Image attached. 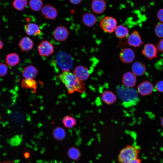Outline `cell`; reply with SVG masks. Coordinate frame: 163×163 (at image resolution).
I'll list each match as a JSON object with an SVG mask.
<instances>
[{
	"label": "cell",
	"instance_id": "obj_14",
	"mask_svg": "<svg viewBox=\"0 0 163 163\" xmlns=\"http://www.w3.org/2000/svg\"><path fill=\"white\" fill-rule=\"evenodd\" d=\"M42 15L46 18L54 19L57 17L58 11L57 9L50 4L44 5L42 8Z\"/></svg>",
	"mask_w": 163,
	"mask_h": 163
},
{
	"label": "cell",
	"instance_id": "obj_11",
	"mask_svg": "<svg viewBox=\"0 0 163 163\" xmlns=\"http://www.w3.org/2000/svg\"><path fill=\"white\" fill-rule=\"evenodd\" d=\"M127 44L134 47H138L143 43L140 34L138 31H133L129 35L127 39Z\"/></svg>",
	"mask_w": 163,
	"mask_h": 163
},
{
	"label": "cell",
	"instance_id": "obj_36",
	"mask_svg": "<svg viewBox=\"0 0 163 163\" xmlns=\"http://www.w3.org/2000/svg\"><path fill=\"white\" fill-rule=\"evenodd\" d=\"M141 160L139 158H137L132 160L128 163H141Z\"/></svg>",
	"mask_w": 163,
	"mask_h": 163
},
{
	"label": "cell",
	"instance_id": "obj_28",
	"mask_svg": "<svg viewBox=\"0 0 163 163\" xmlns=\"http://www.w3.org/2000/svg\"><path fill=\"white\" fill-rule=\"evenodd\" d=\"M29 4L33 10L38 11L41 9L43 3L42 0H30Z\"/></svg>",
	"mask_w": 163,
	"mask_h": 163
},
{
	"label": "cell",
	"instance_id": "obj_4",
	"mask_svg": "<svg viewBox=\"0 0 163 163\" xmlns=\"http://www.w3.org/2000/svg\"><path fill=\"white\" fill-rule=\"evenodd\" d=\"M56 62L59 69L63 72L69 71L72 68L73 59L71 56L64 52H59L56 55Z\"/></svg>",
	"mask_w": 163,
	"mask_h": 163
},
{
	"label": "cell",
	"instance_id": "obj_39",
	"mask_svg": "<svg viewBox=\"0 0 163 163\" xmlns=\"http://www.w3.org/2000/svg\"><path fill=\"white\" fill-rule=\"evenodd\" d=\"M161 124L162 126L163 127V117L161 119Z\"/></svg>",
	"mask_w": 163,
	"mask_h": 163
},
{
	"label": "cell",
	"instance_id": "obj_15",
	"mask_svg": "<svg viewBox=\"0 0 163 163\" xmlns=\"http://www.w3.org/2000/svg\"><path fill=\"white\" fill-rule=\"evenodd\" d=\"M106 4L104 0H93L91 8L93 11L97 14H101L105 10Z\"/></svg>",
	"mask_w": 163,
	"mask_h": 163
},
{
	"label": "cell",
	"instance_id": "obj_21",
	"mask_svg": "<svg viewBox=\"0 0 163 163\" xmlns=\"http://www.w3.org/2000/svg\"><path fill=\"white\" fill-rule=\"evenodd\" d=\"M83 24L88 27H91L94 26L96 22V18L93 14L90 13L85 14L82 18Z\"/></svg>",
	"mask_w": 163,
	"mask_h": 163
},
{
	"label": "cell",
	"instance_id": "obj_17",
	"mask_svg": "<svg viewBox=\"0 0 163 163\" xmlns=\"http://www.w3.org/2000/svg\"><path fill=\"white\" fill-rule=\"evenodd\" d=\"M102 101L106 104L110 105L114 103L117 100V97L112 92L108 90L103 91L101 95Z\"/></svg>",
	"mask_w": 163,
	"mask_h": 163
},
{
	"label": "cell",
	"instance_id": "obj_7",
	"mask_svg": "<svg viewBox=\"0 0 163 163\" xmlns=\"http://www.w3.org/2000/svg\"><path fill=\"white\" fill-rule=\"evenodd\" d=\"M154 86L151 82L145 81L141 83L137 86V91L139 94L143 96L148 95L152 93Z\"/></svg>",
	"mask_w": 163,
	"mask_h": 163
},
{
	"label": "cell",
	"instance_id": "obj_30",
	"mask_svg": "<svg viewBox=\"0 0 163 163\" xmlns=\"http://www.w3.org/2000/svg\"><path fill=\"white\" fill-rule=\"evenodd\" d=\"M155 32L156 35L160 38H163V23H158L155 28Z\"/></svg>",
	"mask_w": 163,
	"mask_h": 163
},
{
	"label": "cell",
	"instance_id": "obj_31",
	"mask_svg": "<svg viewBox=\"0 0 163 163\" xmlns=\"http://www.w3.org/2000/svg\"><path fill=\"white\" fill-rule=\"evenodd\" d=\"M8 67L5 64L0 63V77L5 76L7 73Z\"/></svg>",
	"mask_w": 163,
	"mask_h": 163
},
{
	"label": "cell",
	"instance_id": "obj_19",
	"mask_svg": "<svg viewBox=\"0 0 163 163\" xmlns=\"http://www.w3.org/2000/svg\"><path fill=\"white\" fill-rule=\"evenodd\" d=\"M132 72L136 76H142L146 72V66L142 62L136 61L132 65Z\"/></svg>",
	"mask_w": 163,
	"mask_h": 163
},
{
	"label": "cell",
	"instance_id": "obj_3",
	"mask_svg": "<svg viewBox=\"0 0 163 163\" xmlns=\"http://www.w3.org/2000/svg\"><path fill=\"white\" fill-rule=\"evenodd\" d=\"M139 147L128 145L123 149L118 155V159L119 163H128L130 161L138 158L140 152Z\"/></svg>",
	"mask_w": 163,
	"mask_h": 163
},
{
	"label": "cell",
	"instance_id": "obj_38",
	"mask_svg": "<svg viewBox=\"0 0 163 163\" xmlns=\"http://www.w3.org/2000/svg\"><path fill=\"white\" fill-rule=\"evenodd\" d=\"M3 43L2 41L0 40V50L3 47Z\"/></svg>",
	"mask_w": 163,
	"mask_h": 163
},
{
	"label": "cell",
	"instance_id": "obj_18",
	"mask_svg": "<svg viewBox=\"0 0 163 163\" xmlns=\"http://www.w3.org/2000/svg\"><path fill=\"white\" fill-rule=\"evenodd\" d=\"M24 28L26 34L30 36L39 35L41 32L38 25L34 23H30L25 25Z\"/></svg>",
	"mask_w": 163,
	"mask_h": 163
},
{
	"label": "cell",
	"instance_id": "obj_13",
	"mask_svg": "<svg viewBox=\"0 0 163 163\" xmlns=\"http://www.w3.org/2000/svg\"><path fill=\"white\" fill-rule=\"evenodd\" d=\"M74 74L80 80L83 82L88 79L90 72L87 67L80 65L75 68L74 70Z\"/></svg>",
	"mask_w": 163,
	"mask_h": 163
},
{
	"label": "cell",
	"instance_id": "obj_24",
	"mask_svg": "<svg viewBox=\"0 0 163 163\" xmlns=\"http://www.w3.org/2000/svg\"><path fill=\"white\" fill-rule=\"evenodd\" d=\"M53 138L58 141L63 139L66 136V132L65 130L62 127H57L55 128L52 133Z\"/></svg>",
	"mask_w": 163,
	"mask_h": 163
},
{
	"label": "cell",
	"instance_id": "obj_6",
	"mask_svg": "<svg viewBox=\"0 0 163 163\" xmlns=\"http://www.w3.org/2000/svg\"><path fill=\"white\" fill-rule=\"evenodd\" d=\"M37 49L39 55L44 56H49L54 52L53 45L47 40L40 43L38 46Z\"/></svg>",
	"mask_w": 163,
	"mask_h": 163
},
{
	"label": "cell",
	"instance_id": "obj_33",
	"mask_svg": "<svg viewBox=\"0 0 163 163\" xmlns=\"http://www.w3.org/2000/svg\"><path fill=\"white\" fill-rule=\"evenodd\" d=\"M21 139L18 136H15L11 139L10 143L13 145H18L20 142Z\"/></svg>",
	"mask_w": 163,
	"mask_h": 163
},
{
	"label": "cell",
	"instance_id": "obj_37",
	"mask_svg": "<svg viewBox=\"0 0 163 163\" xmlns=\"http://www.w3.org/2000/svg\"><path fill=\"white\" fill-rule=\"evenodd\" d=\"M82 0H69L70 2L74 4H77L80 3Z\"/></svg>",
	"mask_w": 163,
	"mask_h": 163
},
{
	"label": "cell",
	"instance_id": "obj_40",
	"mask_svg": "<svg viewBox=\"0 0 163 163\" xmlns=\"http://www.w3.org/2000/svg\"></svg>",
	"mask_w": 163,
	"mask_h": 163
},
{
	"label": "cell",
	"instance_id": "obj_8",
	"mask_svg": "<svg viewBox=\"0 0 163 163\" xmlns=\"http://www.w3.org/2000/svg\"><path fill=\"white\" fill-rule=\"evenodd\" d=\"M121 60L124 63H129L132 62L135 58L133 50L129 48H125L122 50L119 54Z\"/></svg>",
	"mask_w": 163,
	"mask_h": 163
},
{
	"label": "cell",
	"instance_id": "obj_26",
	"mask_svg": "<svg viewBox=\"0 0 163 163\" xmlns=\"http://www.w3.org/2000/svg\"><path fill=\"white\" fill-rule=\"evenodd\" d=\"M62 122L64 126L69 129L72 128L76 124L75 118L69 115L65 116L62 119Z\"/></svg>",
	"mask_w": 163,
	"mask_h": 163
},
{
	"label": "cell",
	"instance_id": "obj_12",
	"mask_svg": "<svg viewBox=\"0 0 163 163\" xmlns=\"http://www.w3.org/2000/svg\"><path fill=\"white\" fill-rule=\"evenodd\" d=\"M136 76L132 72H127L123 75L122 82L125 87L132 88L136 85L137 79Z\"/></svg>",
	"mask_w": 163,
	"mask_h": 163
},
{
	"label": "cell",
	"instance_id": "obj_22",
	"mask_svg": "<svg viewBox=\"0 0 163 163\" xmlns=\"http://www.w3.org/2000/svg\"><path fill=\"white\" fill-rule=\"evenodd\" d=\"M19 55L16 53L8 54L6 57L5 61L7 65L11 66H14L17 65L19 62Z\"/></svg>",
	"mask_w": 163,
	"mask_h": 163
},
{
	"label": "cell",
	"instance_id": "obj_23",
	"mask_svg": "<svg viewBox=\"0 0 163 163\" xmlns=\"http://www.w3.org/2000/svg\"><path fill=\"white\" fill-rule=\"evenodd\" d=\"M115 31L116 37L119 39H123L126 37L129 32L127 28L122 25L117 26Z\"/></svg>",
	"mask_w": 163,
	"mask_h": 163
},
{
	"label": "cell",
	"instance_id": "obj_29",
	"mask_svg": "<svg viewBox=\"0 0 163 163\" xmlns=\"http://www.w3.org/2000/svg\"><path fill=\"white\" fill-rule=\"evenodd\" d=\"M27 2L26 0H15L13 2L14 7L19 11L23 10L27 6Z\"/></svg>",
	"mask_w": 163,
	"mask_h": 163
},
{
	"label": "cell",
	"instance_id": "obj_34",
	"mask_svg": "<svg viewBox=\"0 0 163 163\" xmlns=\"http://www.w3.org/2000/svg\"><path fill=\"white\" fill-rule=\"evenodd\" d=\"M157 48L158 51L163 53V38L159 40Z\"/></svg>",
	"mask_w": 163,
	"mask_h": 163
},
{
	"label": "cell",
	"instance_id": "obj_35",
	"mask_svg": "<svg viewBox=\"0 0 163 163\" xmlns=\"http://www.w3.org/2000/svg\"><path fill=\"white\" fill-rule=\"evenodd\" d=\"M157 17L158 19L163 23V8L159 10L157 14Z\"/></svg>",
	"mask_w": 163,
	"mask_h": 163
},
{
	"label": "cell",
	"instance_id": "obj_5",
	"mask_svg": "<svg viewBox=\"0 0 163 163\" xmlns=\"http://www.w3.org/2000/svg\"><path fill=\"white\" fill-rule=\"evenodd\" d=\"M117 24V20L115 18L107 16L101 19L100 23V26L105 32L111 33L115 30Z\"/></svg>",
	"mask_w": 163,
	"mask_h": 163
},
{
	"label": "cell",
	"instance_id": "obj_2",
	"mask_svg": "<svg viewBox=\"0 0 163 163\" xmlns=\"http://www.w3.org/2000/svg\"><path fill=\"white\" fill-rule=\"evenodd\" d=\"M118 96L126 107L136 105L139 101L138 93L137 90L132 88L124 86H119L117 88Z\"/></svg>",
	"mask_w": 163,
	"mask_h": 163
},
{
	"label": "cell",
	"instance_id": "obj_25",
	"mask_svg": "<svg viewBox=\"0 0 163 163\" xmlns=\"http://www.w3.org/2000/svg\"><path fill=\"white\" fill-rule=\"evenodd\" d=\"M21 85L23 88L30 89L33 90L34 92L36 91L37 82L34 79H24L21 82Z\"/></svg>",
	"mask_w": 163,
	"mask_h": 163
},
{
	"label": "cell",
	"instance_id": "obj_1",
	"mask_svg": "<svg viewBox=\"0 0 163 163\" xmlns=\"http://www.w3.org/2000/svg\"><path fill=\"white\" fill-rule=\"evenodd\" d=\"M59 78L66 88L69 93L85 92L86 88L84 83L78 79L74 73L69 71L64 72L59 75Z\"/></svg>",
	"mask_w": 163,
	"mask_h": 163
},
{
	"label": "cell",
	"instance_id": "obj_20",
	"mask_svg": "<svg viewBox=\"0 0 163 163\" xmlns=\"http://www.w3.org/2000/svg\"><path fill=\"white\" fill-rule=\"evenodd\" d=\"M34 43L32 40L29 37L22 38L20 41L18 46L22 51H28L33 47Z\"/></svg>",
	"mask_w": 163,
	"mask_h": 163
},
{
	"label": "cell",
	"instance_id": "obj_27",
	"mask_svg": "<svg viewBox=\"0 0 163 163\" xmlns=\"http://www.w3.org/2000/svg\"><path fill=\"white\" fill-rule=\"evenodd\" d=\"M67 154L69 158L75 161H77L81 156V153L79 149L74 147H71L68 149Z\"/></svg>",
	"mask_w": 163,
	"mask_h": 163
},
{
	"label": "cell",
	"instance_id": "obj_9",
	"mask_svg": "<svg viewBox=\"0 0 163 163\" xmlns=\"http://www.w3.org/2000/svg\"><path fill=\"white\" fill-rule=\"evenodd\" d=\"M142 53L146 57L151 60L157 58L158 50L154 44L147 43L144 45Z\"/></svg>",
	"mask_w": 163,
	"mask_h": 163
},
{
	"label": "cell",
	"instance_id": "obj_32",
	"mask_svg": "<svg viewBox=\"0 0 163 163\" xmlns=\"http://www.w3.org/2000/svg\"><path fill=\"white\" fill-rule=\"evenodd\" d=\"M155 88L159 92L163 93V80L158 81L155 85Z\"/></svg>",
	"mask_w": 163,
	"mask_h": 163
},
{
	"label": "cell",
	"instance_id": "obj_10",
	"mask_svg": "<svg viewBox=\"0 0 163 163\" xmlns=\"http://www.w3.org/2000/svg\"><path fill=\"white\" fill-rule=\"evenodd\" d=\"M69 32L67 28L63 26L57 27L53 32V36L56 40L59 41H64L68 37Z\"/></svg>",
	"mask_w": 163,
	"mask_h": 163
},
{
	"label": "cell",
	"instance_id": "obj_16",
	"mask_svg": "<svg viewBox=\"0 0 163 163\" xmlns=\"http://www.w3.org/2000/svg\"><path fill=\"white\" fill-rule=\"evenodd\" d=\"M38 72V70L35 67L29 65L24 69L22 75L24 79H33L36 77Z\"/></svg>",
	"mask_w": 163,
	"mask_h": 163
}]
</instances>
